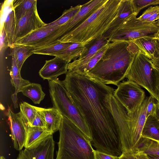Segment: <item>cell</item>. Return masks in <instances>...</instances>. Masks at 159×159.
<instances>
[{"label":"cell","instance_id":"1","mask_svg":"<svg viewBox=\"0 0 159 159\" xmlns=\"http://www.w3.org/2000/svg\"><path fill=\"white\" fill-rule=\"evenodd\" d=\"M62 82L85 120L96 150L120 157L123 152L119 130L107 104V97L114 89L87 74L72 71H68Z\"/></svg>","mask_w":159,"mask_h":159},{"label":"cell","instance_id":"2","mask_svg":"<svg viewBox=\"0 0 159 159\" xmlns=\"http://www.w3.org/2000/svg\"><path fill=\"white\" fill-rule=\"evenodd\" d=\"M138 52V48L132 42H110L100 60L87 74L105 84L117 86L126 78L132 61Z\"/></svg>","mask_w":159,"mask_h":159},{"label":"cell","instance_id":"3","mask_svg":"<svg viewBox=\"0 0 159 159\" xmlns=\"http://www.w3.org/2000/svg\"><path fill=\"white\" fill-rule=\"evenodd\" d=\"M151 97H146L140 106L131 114L127 112L114 95L110 97L109 107L118 126L123 152L134 153L137 150Z\"/></svg>","mask_w":159,"mask_h":159},{"label":"cell","instance_id":"4","mask_svg":"<svg viewBox=\"0 0 159 159\" xmlns=\"http://www.w3.org/2000/svg\"><path fill=\"white\" fill-rule=\"evenodd\" d=\"M121 0H107L82 24L58 41L87 43L100 38L117 16Z\"/></svg>","mask_w":159,"mask_h":159},{"label":"cell","instance_id":"5","mask_svg":"<svg viewBox=\"0 0 159 159\" xmlns=\"http://www.w3.org/2000/svg\"><path fill=\"white\" fill-rule=\"evenodd\" d=\"M56 159H95L91 140L74 123L62 116Z\"/></svg>","mask_w":159,"mask_h":159},{"label":"cell","instance_id":"6","mask_svg":"<svg viewBox=\"0 0 159 159\" xmlns=\"http://www.w3.org/2000/svg\"><path fill=\"white\" fill-rule=\"evenodd\" d=\"M49 92L53 107L74 123L91 140V135L83 116L64 86L57 78L48 81Z\"/></svg>","mask_w":159,"mask_h":159},{"label":"cell","instance_id":"7","mask_svg":"<svg viewBox=\"0 0 159 159\" xmlns=\"http://www.w3.org/2000/svg\"><path fill=\"white\" fill-rule=\"evenodd\" d=\"M126 78L144 88L159 102V71L149 59L138 52L132 61Z\"/></svg>","mask_w":159,"mask_h":159},{"label":"cell","instance_id":"8","mask_svg":"<svg viewBox=\"0 0 159 159\" xmlns=\"http://www.w3.org/2000/svg\"><path fill=\"white\" fill-rule=\"evenodd\" d=\"M137 16H134L120 26L108 39L109 42L132 41L143 37L155 34L159 31V27L155 21L151 23L143 22Z\"/></svg>","mask_w":159,"mask_h":159},{"label":"cell","instance_id":"9","mask_svg":"<svg viewBox=\"0 0 159 159\" xmlns=\"http://www.w3.org/2000/svg\"><path fill=\"white\" fill-rule=\"evenodd\" d=\"M113 95L129 114L134 112L145 99V92L140 86L129 80L120 83Z\"/></svg>","mask_w":159,"mask_h":159},{"label":"cell","instance_id":"10","mask_svg":"<svg viewBox=\"0 0 159 159\" xmlns=\"http://www.w3.org/2000/svg\"><path fill=\"white\" fill-rule=\"evenodd\" d=\"M61 26H44L17 40L13 45H25L34 47L36 48L52 44L55 42Z\"/></svg>","mask_w":159,"mask_h":159},{"label":"cell","instance_id":"11","mask_svg":"<svg viewBox=\"0 0 159 159\" xmlns=\"http://www.w3.org/2000/svg\"><path fill=\"white\" fill-rule=\"evenodd\" d=\"M107 0H91L83 5L77 14L71 20L61 25L59 29L58 40L64 35L74 30L100 7Z\"/></svg>","mask_w":159,"mask_h":159},{"label":"cell","instance_id":"12","mask_svg":"<svg viewBox=\"0 0 159 159\" xmlns=\"http://www.w3.org/2000/svg\"><path fill=\"white\" fill-rule=\"evenodd\" d=\"M40 18L35 6L16 23L13 39V43L33 31L44 27L46 24Z\"/></svg>","mask_w":159,"mask_h":159},{"label":"cell","instance_id":"13","mask_svg":"<svg viewBox=\"0 0 159 159\" xmlns=\"http://www.w3.org/2000/svg\"><path fill=\"white\" fill-rule=\"evenodd\" d=\"M7 114L14 147L17 150H21L24 147L28 125L20 112L14 113L9 107Z\"/></svg>","mask_w":159,"mask_h":159},{"label":"cell","instance_id":"14","mask_svg":"<svg viewBox=\"0 0 159 159\" xmlns=\"http://www.w3.org/2000/svg\"><path fill=\"white\" fill-rule=\"evenodd\" d=\"M54 148L52 134L36 146L20 151L16 159H53Z\"/></svg>","mask_w":159,"mask_h":159},{"label":"cell","instance_id":"15","mask_svg":"<svg viewBox=\"0 0 159 159\" xmlns=\"http://www.w3.org/2000/svg\"><path fill=\"white\" fill-rule=\"evenodd\" d=\"M109 43L107 39L102 36L87 43L86 49L78 58L68 64V71L78 72L99 51Z\"/></svg>","mask_w":159,"mask_h":159},{"label":"cell","instance_id":"16","mask_svg":"<svg viewBox=\"0 0 159 159\" xmlns=\"http://www.w3.org/2000/svg\"><path fill=\"white\" fill-rule=\"evenodd\" d=\"M134 15H137L134 12L132 0H121L117 17L102 36L108 39L120 26Z\"/></svg>","mask_w":159,"mask_h":159},{"label":"cell","instance_id":"17","mask_svg":"<svg viewBox=\"0 0 159 159\" xmlns=\"http://www.w3.org/2000/svg\"><path fill=\"white\" fill-rule=\"evenodd\" d=\"M68 65L65 60L55 57L52 59L46 61L39 71V75L43 80L49 81L56 79L59 76L66 74Z\"/></svg>","mask_w":159,"mask_h":159},{"label":"cell","instance_id":"18","mask_svg":"<svg viewBox=\"0 0 159 159\" xmlns=\"http://www.w3.org/2000/svg\"><path fill=\"white\" fill-rule=\"evenodd\" d=\"M14 0H5L2 5L1 20L6 33L8 42V47L13 45V39L16 28V20L13 3Z\"/></svg>","mask_w":159,"mask_h":159},{"label":"cell","instance_id":"19","mask_svg":"<svg viewBox=\"0 0 159 159\" xmlns=\"http://www.w3.org/2000/svg\"><path fill=\"white\" fill-rule=\"evenodd\" d=\"M47 130L52 134L59 130L62 116L56 108L38 107Z\"/></svg>","mask_w":159,"mask_h":159},{"label":"cell","instance_id":"20","mask_svg":"<svg viewBox=\"0 0 159 159\" xmlns=\"http://www.w3.org/2000/svg\"><path fill=\"white\" fill-rule=\"evenodd\" d=\"M20 71V70L18 67L15 58L12 56L11 67L10 75L11 76V84L15 88V91L12 94L11 98L15 108L18 107L17 93L20 92L21 88L30 83L29 80H25L21 77Z\"/></svg>","mask_w":159,"mask_h":159},{"label":"cell","instance_id":"21","mask_svg":"<svg viewBox=\"0 0 159 159\" xmlns=\"http://www.w3.org/2000/svg\"><path fill=\"white\" fill-rule=\"evenodd\" d=\"M52 134L45 128L28 125L24 147L29 148L34 147Z\"/></svg>","mask_w":159,"mask_h":159},{"label":"cell","instance_id":"22","mask_svg":"<svg viewBox=\"0 0 159 159\" xmlns=\"http://www.w3.org/2000/svg\"><path fill=\"white\" fill-rule=\"evenodd\" d=\"M154 34L143 37L131 41L137 46L139 52L150 59L153 57L155 51V43L153 38Z\"/></svg>","mask_w":159,"mask_h":159},{"label":"cell","instance_id":"23","mask_svg":"<svg viewBox=\"0 0 159 159\" xmlns=\"http://www.w3.org/2000/svg\"><path fill=\"white\" fill-rule=\"evenodd\" d=\"M11 56H14L16 58L19 69L21 70L22 66L26 60L33 53L34 47L33 46L23 45H13L10 48Z\"/></svg>","mask_w":159,"mask_h":159},{"label":"cell","instance_id":"24","mask_svg":"<svg viewBox=\"0 0 159 159\" xmlns=\"http://www.w3.org/2000/svg\"><path fill=\"white\" fill-rule=\"evenodd\" d=\"M87 43H73L66 48L54 56L65 60L69 64L72 60L76 59L81 55L86 49L85 45Z\"/></svg>","mask_w":159,"mask_h":159},{"label":"cell","instance_id":"25","mask_svg":"<svg viewBox=\"0 0 159 159\" xmlns=\"http://www.w3.org/2000/svg\"><path fill=\"white\" fill-rule=\"evenodd\" d=\"M141 137L159 142V121L154 116H150L147 118Z\"/></svg>","mask_w":159,"mask_h":159},{"label":"cell","instance_id":"26","mask_svg":"<svg viewBox=\"0 0 159 159\" xmlns=\"http://www.w3.org/2000/svg\"><path fill=\"white\" fill-rule=\"evenodd\" d=\"M20 92L30 99L35 104H40L45 95L41 85L35 83H30L23 87L21 89Z\"/></svg>","mask_w":159,"mask_h":159},{"label":"cell","instance_id":"27","mask_svg":"<svg viewBox=\"0 0 159 159\" xmlns=\"http://www.w3.org/2000/svg\"><path fill=\"white\" fill-rule=\"evenodd\" d=\"M36 0H14L13 3L16 23L34 7Z\"/></svg>","mask_w":159,"mask_h":159},{"label":"cell","instance_id":"28","mask_svg":"<svg viewBox=\"0 0 159 159\" xmlns=\"http://www.w3.org/2000/svg\"><path fill=\"white\" fill-rule=\"evenodd\" d=\"M73 43L58 41L43 47L34 48V54L54 56L65 50Z\"/></svg>","mask_w":159,"mask_h":159},{"label":"cell","instance_id":"29","mask_svg":"<svg viewBox=\"0 0 159 159\" xmlns=\"http://www.w3.org/2000/svg\"><path fill=\"white\" fill-rule=\"evenodd\" d=\"M137 150L147 154L159 156V142L141 137L138 144Z\"/></svg>","mask_w":159,"mask_h":159},{"label":"cell","instance_id":"30","mask_svg":"<svg viewBox=\"0 0 159 159\" xmlns=\"http://www.w3.org/2000/svg\"><path fill=\"white\" fill-rule=\"evenodd\" d=\"M83 5H78L66 10L62 15L58 19L49 23L46 24L45 27H52L54 26H61L71 20L82 8Z\"/></svg>","mask_w":159,"mask_h":159},{"label":"cell","instance_id":"31","mask_svg":"<svg viewBox=\"0 0 159 159\" xmlns=\"http://www.w3.org/2000/svg\"><path fill=\"white\" fill-rule=\"evenodd\" d=\"M20 112L26 124L31 125L35 117L37 112V107L23 102L20 104Z\"/></svg>","mask_w":159,"mask_h":159},{"label":"cell","instance_id":"32","mask_svg":"<svg viewBox=\"0 0 159 159\" xmlns=\"http://www.w3.org/2000/svg\"><path fill=\"white\" fill-rule=\"evenodd\" d=\"M108 44L99 51L78 72H76L82 74H87L100 60L107 48Z\"/></svg>","mask_w":159,"mask_h":159},{"label":"cell","instance_id":"33","mask_svg":"<svg viewBox=\"0 0 159 159\" xmlns=\"http://www.w3.org/2000/svg\"><path fill=\"white\" fill-rule=\"evenodd\" d=\"M134 12L137 15L143 8L150 5L159 4V0H132Z\"/></svg>","mask_w":159,"mask_h":159},{"label":"cell","instance_id":"34","mask_svg":"<svg viewBox=\"0 0 159 159\" xmlns=\"http://www.w3.org/2000/svg\"><path fill=\"white\" fill-rule=\"evenodd\" d=\"M157 13H159V6H151L145 10L138 19L142 22H145L152 16Z\"/></svg>","mask_w":159,"mask_h":159},{"label":"cell","instance_id":"35","mask_svg":"<svg viewBox=\"0 0 159 159\" xmlns=\"http://www.w3.org/2000/svg\"><path fill=\"white\" fill-rule=\"evenodd\" d=\"M155 43V49L153 57L150 59L155 67L159 71V39L153 36Z\"/></svg>","mask_w":159,"mask_h":159},{"label":"cell","instance_id":"36","mask_svg":"<svg viewBox=\"0 0 159 159\" xmlns=\"http://www.w3.org/2000/svg\"><path fill=\"white\" fill-rule=\"evenodd\" d=\"M8 47V42L7 34L4 27L0 28V51H3Z\"/></svg>","mask_w":159,"mask_h":159},{"label":"cell","instance_id":"37","mask_svg":"<svg viewBox=\"0 0 159 159\" xmlns=\"http://www.w3.org/2000/svg\"><path fill=\"white\" fill-rule=\"evenodd\" d=\"M157 102V101L155 98L151 96L147 108L146 113L147 118L150 116L154 115Z\"/></svg>","mask_w":159,"mask_h":159},{"label":"cell","instance_id":"38","mask_svg":"<svg viewBox=\"0 0 159 159\" xmlns=\"http://www.w3.org/2000/svg\"><path fill=\"white\" fill-rule=\"evenodd\" d=\"M37 112L36 116L32 124L31 125L45 128L44 121L41 116L38 107H37Z\"/></svg>","mask_w":159,"mask_h":159},{"label":"cell","instance_id":"39","mask_svg":"<svg viewBox=\"0 0 159 159\" xmlns=\"http://www.w3.org/2000/svg\"><path fill=\"white\" fill-rule=\"evenodd\" d=\"M95 159H119V157L114 156L95 150Z\"/></svg>","mask_w":159,"mask_h":159},{"label":"cell","instance_id":"40","mask_svg":"<svg viewBox=\"0 0 159 159\" xmlns=\"http://www.w3.org/2000/svg\"><path fill=\"white\" fill-rule=\"evenodd\" d=\"M133 153L136 159H151L147 154L141 151L137 150Z\"/></svg>","mask_w":159,"mask_h":159},{"label":"cell","instance_id":"41","mask_svg":"<svg viewBox=\"0 0 159 159\" xmlns=\"http://www.w3.org/2000/svg\"><path fill=\"white\" fill-rule=\"evenodd\" d=\"M119 159H136L132 153L123 152L119 157Z\"/></svg>","mask_w":159,"mask_h":159},{"label":"cell","instance_id":"42","mask_svg":"<svg viewBox=\"0 0 159 159\" xmlns=\"http://www.w3.org/2000/svg\"><path fill=\"white\" fill-rule=\"evenodd\" d=\"M154 116L159 121V103L158 102L156 104L155 113Z\"/></svg>","mask_w":159,"mask_h":159},{"label":"cell","instance_id":"43","mask_svg":"<svg viewBox=\"0 0 159 159\" xmlns=\"http://www.w3.org/2000/svg\"><path fill=\"white\" fill-rule=\"evenodd\" d=\"M149 157L151 159H159V156L152 154H148Z\"/></svg>","mask_w":159,"mask_h":159},{"label":"cell","instance_id":"44","mask_svg":"<svg viewBox=\"0 0 159 159\" xmlns=\"http://www.w3.org/2000/svg\"><path fill=\"white\" fill-rule=\"evenodd\" d=\"M155 22L157 25L159 27V16L157 20Z\"/></svg>","mask_w":159,"mask_h":159},{"label":"cell","instance_id":"45","mask_svg":"<svg viewBox=\"0 0 159 159\" xmlns=\"http://www.w3.org/2000/svg\"><path fill=\"white\" fill-rule=\"evenodd\" d=\"M154 37L159 39V31L154 34Z\"/></svg>","mask_w":159,"mask_h":159},{"label":"cell","instance_id":"46","mask_svg":"<svg viewBox=\"0 0 159 159\" xmlns=\"http://www.w3.org/2000/svg\"><path fill=\"white\" fill-rule=\"evenodd\" d=\"M0 159H5V158L3 156H1L0 157Z\"/></svg>","mask_w":159,"mask_h":159},{"label":"cell","instance_id":"47","mask_svg":"<svg viewBox=\"0 0 159 159\" xmlns=\"http://www.w3.org/2000/svg\"><path fill=\"white\" fill-rule=\"evenodd\" d=\"M158 103H159V102H158Z\"/></svg>","mask_w":159,"mask_h":159},{"label":"cell","instance_id":"48","mask_svg":"<svg viewBox=\"0 0 159 159\" xmlns=\"http://www.w3.org/2000/svg\"><path fill=\"white\" fill-rule=\"evenodd\" d=\"M158 6H159V4L158 5Z\"/></svg>","mask_w":159,"mask_h":159}]
</instances>
